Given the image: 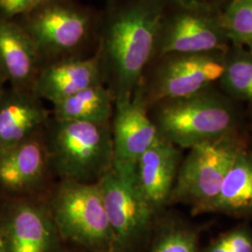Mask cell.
<instances>
[{
	"mask_svg": "<svg viewBox=\"0 0 252 252\" xmlns=\"http://www.w3.org/2000/svg\"><path fill=\"white\" fill-rule=\"evenodd\" d=\"M113 110L114 98L104 83L100 82L55 103L51 114L60 120L108 123Z\"/></svg>",
	"mask_w": 252,
	"mask_h": 252,
	"instance_id": "obj_18",
	"label": "cell"
},
{
	"mask_svg": "<svg viewBox=\"0 0 252 252\" xmlns=\"http://www.w3.org/2000/svg\"><path fill=\"white\" fill-rule=\"evenodd\" d=\"M42 62L26 30L9 19L0 20V69L10 88L33 91Z\"/></svg>",
	"mask_w": 252,
	"mask_h": 252,
	"instance_id": "obj_16",
	"label": "cell"
},
{
	"mask_svg": "<svg viewBox=\"0 0 252 252\" xmlns=\"http://www.w3.org/2000/svg\"><path fill=\"white\" fill-rule=\"evenodd\" d=\"M224 52L168 54L160 57L148 82L139 88L148 108L163 100L193 95L220 80L225 66Z\"/></svg>",
	"mask_w": 252,
	"mask_h": 252,
	"instance_id": "obj_8",
	"label": "cell"
},
{
	"mask_svg": "<svg viewBox=\"0 0 252 252\" xmlns=\"http://www.w3.org/2000/svg\"><path fill=\"white\" fill-rule=\"evenodd\" d=\"M102 81L97 55L71 57L43 64L36 76L33 92L52 105Z\"/></svg>",
	"mask_w": 252,
	"mask_h": 252,
	"instance_id": "obj_13",
	"label": "cell"
},
{
	"mask_svg": "<svg viewBox=\"0 0 252 252\" xmlns=\"http://www.w3.org/2000/svg\"><path fill=\"white\" fill-rule=\"evenodd\" d=\"M21 25L36 46L42 65L77 57L94 34V15L67 0H54L32 9Z\"/></svg>",
	"mask_w": 252,
	"mask_h": 252,
	"instance_id": "obj_5",
	"label": "cell"
},
{
	"mask_svg": "<svg viewBox=\"0 0 252 252\" xmlns=\"http://www.w3.org/2000/svg\"><path fill=\"white\" fill-rule=\"evenodd\" d=\"M113 165L135 166L160 137L140 88L131 98L114 102L111 118Z\"/></svg>",
	"mask_w": 252,
	"mask_h": 252,
	"instance_id": "obj_12",
	"label": "cell"
},
{
	"mask_svg": "<svg viewBox=\"0 0 252 252\" xmlns=\"http://www.w3.org/2000/svg\"><path fill=\"white\" fill-rule=\"evenodd\" d=\"M31 10L29 0H0V11L7 19L26 15Z\"/></svg>",
	"mask_w": 252,
	"mask_h": 252,
	"instance_id": "obj_23",
	"label": "cell"
},
{
	"mask_svg": "<svg viewBox=\"0 0 252 252\" xmlns=\"http://www.w3.org/2000/svg\"><path fill=\"white\" fill-rule=\"evenodd\" d=\"M180 163L178 147L161 136L135 162L138 187L156 211L168 203Z\"/></svg>",
	"mask_w": 252,
	"mask_h": 252,
	"instance_id": "obj_14",
	"label": "cell"
},
{
	"mask_svg": "<svg viewBox=\"0 0 252 252\" xmlns=\"http://www.w3.org/2000/svg\"><path fill=\"white\" fill-rule=\"evenodd\" d=\"M0 252H6V247H5V242L2 236V233L0 230Z\"/></svg>",
	"mask_w": 252,
	"mask_h": 252,
	"instance_id": "obj_28",
	"label": "cell"
},
{
	"mask_svg": "<svg viewBox=\"0 0 252 252\" xmlns=\"http://www.w3.org/2000/svg\"><path fill=\"white\" fill-rule=\"evenodd\" d=\"M45 139L56 180L98 183L113 165L111 121H68L51 114Z\"/></svg>",
	"mask_w": 252,
	"mask_h": 252,
	"instance_id": "obj_2",
	"label": "cell"
},
{
	"mask_svg": "<svg viewBox=\"0 0 252 252\" xmlns=\"http://www.w3.org/2000/svg\"><path fill=\"white\" fill-rule=\"evenodd\" d=\"M5 82H6V79H5L3 73H2L1 69H0V95H1V94L4 93V91H5V88H4Z\"/></svg>",
	"mask_w": 252,
	"mask_h": 252,
	"instance_id": "obj_27",
	"label": "cell"
},
{
	"mask_svg": "<svg viewBox=\"0 0 252 252\" xmlns=\"http://www.w3.org/2000/svg\"><path fill=\"white\" fill-rule=\"evenodd\" d=\"M152 252H197L196 238L185 230H170L161 236Z\"/></svg>",
	"mask_w": 252,
	"mask_h": 252,
	"instance_id": "obj_21",
	"label": "cell"
},
{
	"mask_svg": "<svg viewBox=\"0 0 252 252\" xmlns=\"http://www.w3.org/2000/svg\"><path fill=\"white\" fill-rule=\"evenodd\" d=\"M220 80L231 94L252 103V54L235 51L226 56L224 71Z\"/></svg>",
	"mask_w": 252,
	"mask_h": 252,
	"instance_id": "obj_19",
	"label": "cell"
},
{
	"mask_svg": "<svg viewBox=\"0 0 252 252\" xmlns=\"http://www.w3.org/2000/svg\"><path fill=\"white\" fill-rule=\"evenodd\" d=\"M166 0H127L103 20L95 54L114 102L131 98L156 54Z\"/></svg>",
	"mask_w": 252,
	"mask_h": 252,
	"instance_id": "obj_1",
	"label": "cell"
},
{
	"mask_svg": "<svg viewBox=\"0 0 252 252\" xmlns=\"http://www.w3.org/2000/svg\"><path fill=\"white\" fill-rule=\"evenodd\" d=\"M226 37L220 19L198 9H182L171 16L165 15L156 54L160 58L168 54L224 52Z\"/></svg>",
	"mask_w": 252,
	"mask_h": 252,
	"instance_id": "obj_11",
	"label": "cell"
},
{
	"mask_svg": "<svg viewBox=\"0 0 252 252\" xmlns=\"http://www.w3.org/2000/svg\"><path fill=\"white\" fill-rule=\"evenodd\" d=\"M0 230L7 252H54L60 236L47 194L0 195Z\"/></svg>",
	"mask_w": 252,
	"mask_h": 252,
	"instance_id": "obj_9",
	"label": "cell"
},
{
	"mask_svg": "<svg viewBox=\"0 0 252 252\" xmlns=\"http://www.w3.org/2000/svg\"><path fill=\"white\" fill-rule=\"evenodd\" d=\"M47 202L61 237L95 252H113L114 239L99 182L56 180Z\"/></svg>",
	"mask_w": 252,
	"mask_h": 252,
	"instance_id": "obj_4",
	"label": "cell"
},
{
	"mask_svg": "<svg viewBox=\"0 0 252 252\" xmlns=\"http://www.w3.org/2000/svg\"><path fill=\"white\" fill-rule=\"evenodd\" d=\"M182 9H198L207 0H173Z\"/></svg>",
	"mask_w": 252,
	"mask_h": 252,
	"instance_id": "obj_24",
	"label": "cell"
},
{
	"mask_svg": "<svg viewBox=\"0 0 252 252\" xmlns=\"http://www.w3.org/2000/svg\"><path fill=\"white\" fill-rule=\"evenodd\" d=\"M240 151L230 135L190 148L180 163L168 203L191 204L197 213L216 197Z\"/></svg>",
	"mask_w": 252,
	"mask_h": 252,
	"instance_id": "obj_6",
	"label": "cell"
},
{
	"mask_svg": "<svg viewBox=\"0 0 252 252\" xmlns=\"http://www.w3.org/2000/svg\"><path fill=\"white\" fill-rule=\"evenodd\" d=\"M150 115L163 139L182 149L230 135L235 116L232 106L207 89L177 99L163 100L151 106Z\"/></svg>",
	"mask_w": 252,
	"mask_h": 252,
	"instance_id": "obj_3",
	"label": "cell"
},
{
	"mask_svg": "<svg viewBox=\"0 0 252 252\" xmlns=\"http://www.w3.org/2000/svg\"><path fill=\"white\" fill-rule=\"evenodd\" d=\"M207 252H230L228 250V247L226 245L225 241L223 239V237L220 240H218L217 242L214 244H212Z\"/></svg>",
	"mask_w": 252,
	"mask_h": 252,
	"instance_id": "obj_25",
	"label": "cell"
},
{
	"mask_svg": "<svg viewBox=\"0 0 252 252\" xmlns=\"http://www.w3.org/2000/svg\"><path fill=\"white\" fill-rule=\"evenodd\" d=\"M203 212L252 215V158L242 150L227 173L216 197L197 213Z\"/></svg>",
	"mask_w": 252,
	"mask_h": 252,
	"instance_id": "obj_17",
	"label": "cell"
},
{
	"mask_svg": "<svg viewBox=\"0 0 252 252\" xmlns=\"http://www.w3.org/2000/svg\"><path fill=\"white\" fill-rule=\"evenodd\" d=\"M233 1H236V0H233Z\"/></svg>",
	"mask_w": 252,
	"mask_h": 252,
	"instance_id": "obj_30",
	"label": "cell"
},
{
	"mask_svg": "<svg viewBox=\"0 0 252 252\" xmlns=\"http://www.w3.org/2000/svg\"><path fill=\"white\" fill-rule=\"evenodd\" d=\"M220 19L227 37L240 43L252 39V0L233 1Z\"/></svg>",
	"mask_w": 252,
	"mask_h": 252,
	"instance_id": "obj_20",
	"label": "cell"
},
{
	"mask_svg": "<svg viewBox=\"0 0 252 252\" xmlns=\"http://www.w3.org/2000/svg\"><path fill=\"white\" fill-rule=\"evenodd\" d=\"M99 184L113 234V252H126L148 232L157 211L138 187L135 166L112 165Z\"/></svg>",
	"mask_w": 252,
	"mask_h": 252,
	"instance_id": "obj_7",
	"label": "cell"
},
{
	"mask_svg": "<svg viewBox=\"0 0 252 252\" xmlns=\"http://www.w3.org/2000/svg\"><path fill=\"white\" fill-rule=\"evenodd\" d=\"M55 181L46 145L45 128L0 151V195H45Z\"/></svg>",
	"mask_w": 252,
	"mask_h": 252,
	"instance_id": "obj_10",
	"label": "cell"
},
{
	"mask_svg": "<svg viewBox=\"0 0 252 252\" xmlns=\"http://www.w3.org/2000/svg\"><path fill=\"white\" fill-rule=\"evenodd\" d=\"M230 252H252V240L245 232L236 231L223 237Z\"/></svg>",
	"mask_w": 252,
	"mask_h": 252,
	"instance_id": "obj_22",
	"label": "cell"
},
{
	"mask_svg": "<svg viewBox=\"0 0 252 252\" xmlns=\"http://www.w3.org/2000/svg\"><path fill=\"white\" fill-rule=\"evenodd\" d=\"M51 111L33 91L10 88L0 95V151L45 128Z\"/></svg>",
	"mask_w": 252,
	"mask_h": 252,
	"instance_id": "obj_15",
	"label": "cell"
},
{
	"mask_svg": "<svg viewBox=\"0 0 252 252\" xmlns=\"http://www.w3.org/2000/svg\"><path fill=\"white\" fill-rule=\"evenodd\" d=\"M54 0H29L30 2V7H31V10L32 9H36L37 7H40L42 5H45L47 3H50ZM30 10V11H31Z\"/></svg>",
	"mask_w": 252,
	"mask_h": 252,
	"instance_id": "obj_26",
	"label": "cell"
},
{
	"mask_svg": "<svg viewBox=\"0 0 252 252\" xmlns=\"http://www.w3.org/2000/svg\"><path fill=\"white\" fill-rule=\"evenodd\" d=\"M245 44H247V46L249 47L250 52H251V54H252V39H250V40L246 41V42H245Z\"/></svg>",
	"mask_w": 252,
	"mask_h": 252,
	"instance_id": "obj_29",
	"label": "cell"
}]
</instances>
